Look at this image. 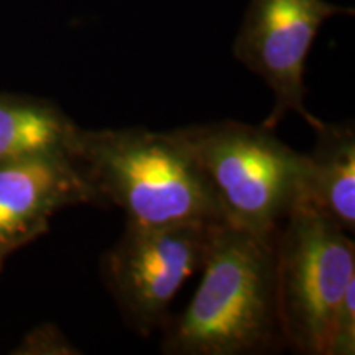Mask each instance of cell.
Instances as JSON below:
<instances>
[{"label": "cell", "mask_w": 355, "mask_h": 355, "mask_svg": "<svg viewBox=\"0 0 355 355\" xmlns=\"http://www.w3.org/2000/svg\"><path fill=\"white\" fill-rule=\"evenodd\" d=\"M102 206L73 155H42L0 165V243L21 248L50 227L58 211Z\"/></svg>", "instance_id": "52a82bcc"}, {"label": "cell", "mask_w": 355, "mask_h": 355, "mask_svg": "<svg viewBox=\"0 0 355 355\" xmlns=\"http://www.w3.org/2000/svg\"><path fill=\"white\" fill-rule=\"evenodd\" d=\"M17 250H19V248H15L12 245H6V243H0V272H2L6 260L13 254V252H17Z\"/></svg>", "instance_id": "7c38bea8"}, {"label": "cell", "mask_w": 355, "mask_h": 355, "mask_svg": "<svg viewBox=\"0 0 355 355\" xmlns=\"http://www.w3.org/2000/svg\"><path fill=\"white\" fill-rule=\"evenodd\" d=\"M355 279V245L300 198L277 230V301L285 347L324 355L337 304Z\"/></svg>", "instance_id": "277c9868"}, {"label": "cell", "mask_w": 355, "mask_h": 355, "mask_svg": "<svg viewBox=\"0 0 355 355\" xmlns=\"http://www.w3.org/2000/svg\"><path fill=\"white\" fill-rule=\"evenodd\" d=\"M196 158L225 220L275 234L301 198L304 157L272 128L235 121L175 128Z\"/></svg>", "instance_id": "3957f363"}, {"label": "cell", "mask_w": 355, "mask_h": 355, "mask_svg": "<svg viewBox=\"0 0 355 355\" xmlns=\"http://www.w3.org/2000/svg\"><path fill=\"white\" fill-rule=\"evenodd\" d=\"M354 15V8L327 0H250L234 42V55L272 89L275 104L263 125L273 128L288 112L311 127L322 121L306 107V61L324 21Z\"/></svg>", "instance_id": "8992f818"}, {"label": "cell", "mask_w": 355, "mask_h": 355, "mask_svg": "<svg viewBox=\"0 0 355 355\" xmlns=\"http://www.w3.org/2000/svg\"><path fill=\"white\" fill-rule=\"evenodd\" d=\"M216 224H128L101 260L105 286L125 322L148 336L165 322L183 283L202 266Z\"/></svg>", "instance_id": "5b68a950"}, {"label": "cell", "mask_w": 355, "mask_h": 355, "mask_svg": "<svg viewBox=\"0 0 355 355\" xmlns=\"http://www.w3.org/2000/svg\"><path fill=\"white\" fill-rule=\"evenodd\" d=\"M78 130L55 102L0 91V165L42 155H73Z\"/></svg>", "instance_id": "9c48e42d"}, {"label": "cell", "mask_w": 355, "mask_h": 355, "mask_svg": "<svg viewBox=\"0 0 355 355\" xmlns=\"http://www.w3.org/2000/svg\"><path fill=\"white\" fill-rule=\"evenodd\" d=\"M202 279L168 322L170 355H259L285 347L277 301V232L222 222L211 229Z\"/></svg>", "instance_id": "6da1fadb"}, {"label": "cell", "mask_w": 355, "mask_h": 355, "mask_svg": "<svg viewBox=\"0 0 355 355\" xmlns=\"http://www.w3.org/2000/svg\"><path fill=\"white\" fill-rule=\"evenodd\" d=\"M355 354V279L337 304L324 355Z\"/></svg>", "instance_id": "30bf717a"}, {"label": "cell", "mask_w": 355, "mask_h": 355, "mask_svg": "<svg viewBox=\"0 0 355 355\" xmlns=\"http://www.w3.org/2000/svg\"><path fill=\"white\" fill-rule=\"evenodd\" d=\"M13 354L21 355H73L81 354L68 339L63 332L53 324H43L30 332L21 340V344L13 350Z\"/></svg>", "instance_id": "8fae6325"}, {"label": "cell", "mask_w": 355, "mask_h": 355, "mask_svg": "<svg viewBox=\"0 0 355 355\" xmlns=\"http://www.w3.org/2000/svg\"><path fill=\"white\" fill-rule=\"evenodd\" d=\"M73 157L102 206H117L128 224L227 222L206 175L175 130L79 127Z\"/></svg>", "instance_id": "7a4b0ae2"}, {"label": "cell", "mask_w": 355, "mask_h": 355, "mask_svg": "<svg viewBox=\"0 0 355 355\" xmlns=\"http://www.w3.org/2000/svg\"><path fill=\"white\" fill-rule=\"evenodd\" d=\"M316 144L303 153L301 198L334 220L345 232L355 230V128L326 123L314 128Z\"/></svg>", "instance_id": "ba28073f"}]
</instances>
